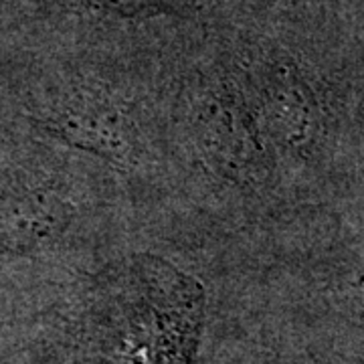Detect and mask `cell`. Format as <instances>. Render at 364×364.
Instances as JSON below:
<instances>
[{
  "label": "cell",
  "instance_id": "obj_1",
  "mask_svg": "<svg viewBox=\"0 0 364 364\" xmlns=\"http://www.w3.org/2000/svg\"><path fill=\"white\" fill-rule=\"evenodd\" d=\"M191 126L200 156L225 181L247 182L263 170V134L243 90L219 83L196 91Z\"/></svg>",
  "mask_w": 364,
  "mask_h": 364
},
{
  "label": "cell",
  "instance_id": "obj_2",
  "mask_svg": "<svg viewBox=\"0 0 364 364\" xmlns=\"http://www.w3.org/2000/svg\"><path fill=\"white\" fill-rule=\"evenodd\" d=\"M263 138L291 154H308L322 136L324 114L314 90L294 69H273L257 91Z\"/></svg>",
  "mask_w": 364,
  "mask_h": 364
},
{
  "label": "cell",
  "instance_id": "obj_3",
  "mask_svg": "<svg viewBox=\"0 0 364 364\" xmlns=\"http://www.w3.org/2000/svg\"><path fill=\"white\" fill-rule=\"evenodd\" d=\"M73 208L49 182L18 184L0 196V249L33 253L63 237Z\"/></svg>",
  "mask_w": 364,
  "mask_h": 364
},
{
  "label": "cell",
  "instance_id": "obj_4",
  "mask_svg": "<svg viewBox=\"0 0 364 364\" xmlns=\"http://www.w3.org/2000/svg\"><path fill=\"white\" fill-rule=\"evenodd\" d=\"M45 122L69 144L109 160H128L134 152L136 132L130 116L100 95L67 97L53 107Z\"/></svg>",
  "mask_w": 364,
  "mask_h": 364
}]
</instances>
